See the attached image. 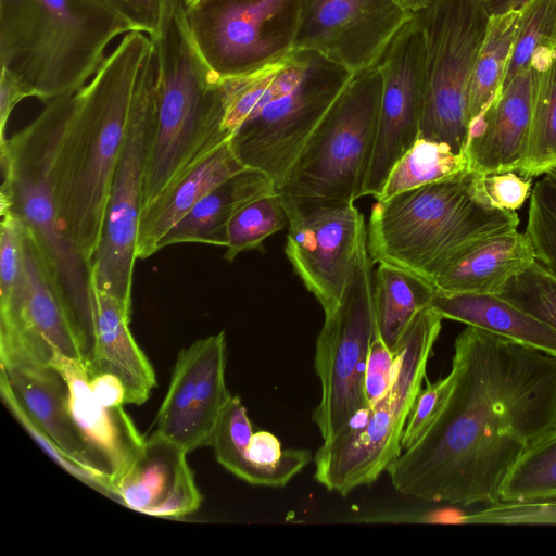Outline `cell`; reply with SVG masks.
I'll return each mask as SVG.
<instances>
[{
  "label": "cell",
  "mask_w": 556,
  "mask_h": 556,
  "mask_svg": "<svg viewBox=\"0 0 556 556\" xmlns=\"http://www.w3.org/2000/svg\"><path fill=\"white\" fill-rule=\"evenodd\" d=\"M451 392L387 472L425 502L491 505L518 462L556 429V356L467 326L454 342Z\"/></svg>",
  "instance_id": "cell-1"
},
{
  "label": "cell",
  "mask_w": 556,
  "mask_h": 556,
  "mask_svg": "<svg viewBox=\"0 0 556 556\" xmlns=\"http://www.w3.org/2000/svg\"><path fill=\"white\" fill-rule=\"evenodd\" d=\"M154 50L143 31H129L74 96L55 162L59 218L91 267L142 71Z\"/></svg>",
  "instance_id": "cell-2"
},
{
  "label": "cell",
  "mask_w": 556,
  "mask_h": 556,
  "mask_svg": "<svg viewBox=\"0 0 556 556\" xmlns=\"http://www.w3.org/2000/svg\"><path fill=\"white\" fill-rule=\"evenodd\" d=\"M151 38L159 83L146 157L142 210L231 140L224 129L222 80L197 46L185 0H162L160 23Z\"/></svg>",
  "instance_id": "cell-3"
},
{
  "label": "cell",
  "mask_w": 556,
  "mask_h": 556,
  "mask_svg": "<svg viewBox=\"0 0 556 556\" xmlns=\"http://www.w3.org/2000/svg\"><path fill=\"white\" fill-rule=\"evenodd\" d=\"M134 30L101 0H0V65L47 103L85 87Z\"/></svg>",
  "instance_id": "cell-4"
},
{
  "label": "cell",
  "mask_w": 556,
  "mask_h": 556,
  "mask_svg": "<svg viewBox=\"0 0 556 556\" xmlns=\"http://www.w3.org/2000/svg\"><path fill=\"white\" fill-rule=\"evenodd\" d=\"M516 212L488 205L477 193L475 173L376 200L367 244L371 262L388 264L432 283L473 244L517 230Z\"/></svg>",
  "instance_id": "cell-5"
},
{
  "label": "cell",
  "mask_w": 556,
  "mask_h": 556,
  "mask_svg": "<svg viewBox=\"0 0 556 556\" xmlns=\"http://www.w3.org/2000/svg\"><path fill=\"white\" fill-rule=\"evenodd\" d=\"M74 96L45 103L35 119L0 143V211H9L21 220L54 269L89 361L94 345L90 266L62 229L55 194L56 155Z\"/></svg>",
  "instance_id": "cell-6"
},
{
  "label": "cell",
  "mask_w": 556,
  "mask_h": 556,
  "mask_svg": "<svg viewBox=\"0 0 556 556\" xmlns=\"http://www.w3.org/2000/svg\"><path fill=\"white\" fill-rule=\"evenodd\" d=\"M442 319L430 306L416 316L395 352L388 392L358 413L338 435L323 441L313 457L314 478L326 490L345 496L369 485L401 455L403 431L422 389Z\"/></svg>",
  "instance_id": "cell-7"
},
{
  "label": "cell",
  "mask_w": 556,
  "mask_h": 556,
  "mask_svg": "<svg viewBox=\"0 0 556 556\" xmlns=\"http://www.w3.org/2000/svg\"><path fill=\"white\" fill-rule=\"evenodd\" d=\"M381 91L378 65L353 74L278 190L289 217L362 197Z\"/></svg>",
  "instance_id": "cell-8"
},
{
  "label": "cell",
  "mask_w": 556,
  "mask_h": 556,
  "mask_svg": "<svg viewBox=\"0 0 556 556\" xmlns=\"http://www.w3.org/2000/svg\"><path fill=\"white\" fill-rule=\"evenodd\" d=\"M367 232L337 307L325 315L316 339L314 366L320 381V400L312 419L323 441L338 435L369 405L365 371L375 338L374 275Z\"/></svg>",
  "instance_id": "cell-9"
},
{
  "label": "cell",
  "mask_w": 556,
  "mask_h": 556,
  "mask_svg": "<svg viewBox=\"0 0 556 556\" xmlns=\"http://www.w3.org/2000/svg\"><path fill=\"white\" fill-rule=\"evenodd\" d=\"M425 41L426 94L419 136L464 153L467 96L490 15L479 0H431L414 14Z\"/></svg>",
  "instance_id": "cell-10"
},
{
  "label": "cell",
  "mask_w": 556,
  "mask_h": 556,
  "mask_svg": "<svg viewBox=\"0 0 556 556\" xmlns=\"http://www.w3.org/2000/svg\"><path fill=\"white\" fill-rule=\"evenodd\" d=\"M157 83L159 64L154 48L139 80L112 182L102 236L90 267L91 285L114 295L130 313L146 157L154 124Z\"/></svg>",
  "instance_id": "cell-11"
},
{
  "label": "cell",
  "mask_w": 556,
  "mask_h": 556,
  "mask_svg": "<svg viewBox=\"0 0 556 556\" xmlns=\"http://www.w3.org/2000/svg\"><path fill=\"white\" fill-rule=\"evenodd\" d=\"M311 52L299 85L249 118L230 140L241 163L269 176L277 191L353 76L344 67Z\"/></svg>",
  "instance_id": "cell-12"
},
{
  "label": "cell",
  "mask_w": 556,
  "mask_h": 556,
  "mask_svg": "<svg viewBox=\"0 0 556 556\" xmlns=\"http://www.w3.org/2000/svg\"><path fill=\"white\" fill-rule=\"evenodd\" d=\"M299 7L300 0H200L187 7V16L205 62L225 79L287 56Z\"/></svg>",
  "instance_id": "cell-13"
},
{
  "label": "cell",
  "mask_w": 556,
  "mask_h": 556,
  "mask_svg": "<svg viewBox=\"0 0 556 556\" xmlns=\"http://www.w3.org/2000/svg\"><path fill=\"white\" fill-rule=\"evenodd\" d=\"M24 287L0 308V361L52 366L54 353L85 363V343L56 274L25 228Z\"/></svg>",
  "instance_id": "cell-14"
},
{
  "label": "cell",
  "mask_w": 556,
  "mask_h": 556,
  "mask_svg": "<svg viewBox=\"0 0 556 556\" xmlns=\"http://www.w3.org/2000/svg\"><path fill=\"white\" fill-rule=\"evenodd\" d=\"M382 91L372 157L362 197L378 199L390 172L419 136L426 94L425 41L414 15L377 63Z\"/></svg>",
  "instance_id": "cell-15"
},
{
  "label": "cell",
  "mask_w": 556,
  "mask_h": 556,
  "mask_svg": "<svg viewBox=\"0 0 556 556\" xmlns=\"http://www.w3.org/2000/svg\"><path fill=\"white\" fill-rule=\"evenodd\" d=\"M413 16L394 0H300L293 50L316 52L355 74L377 65Z\"/></svg>",
  "instance_id": "cell-16"
},
{
  "label": "cell",
  "mask_w": 556,
  "mask_h": 556,
  "mask_svg": "<svg viewBox=\"0 0 556 556\" xmlns=\"http://www.w3.org/2000/svg\"><path fill=\"white\" fill-rule=\"evenodd\" d=\"M3 401L60 464L105 492L110 477L80 437L67 408V387L53 366L1 364Z\"/></svg>",
  "instance_id": "cell-17"
},
{
  "label": "cell",
  "mask_w": 556,
  "mask_h": 556,
  "mask_svg": "<svg viewBox=\"0 0 556 556\" xmlns=\"http://www.w3.org/2000/svg\"><path fill=\"white\" fill-rule=\"evenodd\" d=\"M224 331L180 350L167 393L155 418V432L187 453L211 445L218 419L231 397L225 370Z\"/></svg>",
  "instance_id": "cell-18"
},
{
  "label": "cell",
  "mask_w": 556,
  "mask_h": 556,
  "mask_svg": "<svg viewBox=\"0 0 556 556\" xmlns=\"http://www.w3.org/2000/svg\"><path fill=\"white\" fill-rule=\"evenodd\" d=\"M366 232L364 216L354 204L289 217L286 255L325 315L339 304Z\"/></svg>",
  "instance_id": "cell-19"
},
{
  "label": "cell",
  "mask_w": 556,
  "mask_h": 556,
  "mask_svg": "<svg viewBox=\"0 0 556 556\" xmlns=\"http://www.w3.org/2000/svg\"><path fill=\"white\" fill-rule=\"evenodd\" d=\"M187 452L157 432L144 440L130 464L111 483V494L136 511L182 518L201 505Z\"/></svg>",
  "instance_id": "cell-20"
},
{
  "label": "cell",
  "mask_w": 556,
  "mask_h": 556,
  "mask_svg": "<svg viewBox=\"0 0 556 556\" xmlns=\"http://www.w3.org/2000/svg\"><path fill=\"white\" fill-rule=\"evenodd\" d=\"M51 365L66 382L67 408L80 437L112 483L135 458L143 437L123 407L109 408L96 401L84 362L55 352Z\"/></svg>",
  "instance_id": "cell-21"
},
{
  "label": "cell",
  "mask_w": 556,
  "mask_h": 556,
  "mask_svg": "<svg viewBox=\"0 0 556 556\" xmlns=\"http://www.w3.org/2000/svg\"><path fill=\"white\" fill-rule=\"evenodd\" d=\"M539 74V67H527L502 86L482 112L484 130L464 151L470 170L481 174L519 170L530 134Z\"/></svg>",
  "instance_id": "cell-22"
},
{
  "label": "cell",
  "mask_w": 556,
  "mask_h": 556,
  "mask_svg": "<svg viewBox=\"0 0 556 556\" xmlns=\"http://www.w3.org/2000/svg\"><path fill=\"white\" fill-rule=\"evenodd\" d=\"M94 345L86 364L89 377L100 372L118 376L126 388V404H143L156 386L154 369L137 344L130 315L111 293L91 285Z\"/></svg>",
  "instance_id": "cell-23"
},
{
  "label": "cell",
  "mask_w": 556,
  "mask_h": 556,
  "mask_svg": "<svg viewBox=\"0 0 556 556\" xmlns=\"http://www.w3.org/2000/svg\"><path fill=\"white\" fill-rule=\"evenodd\" d=\"M230 140L218 147L141 211L136 256L159 252L164 236L208 192L245 169Z\"/></svg>",
  "instance_id": "cell-24"
},
{
  "label": "cell",
  "mask_w": 556,
  "mask_h": 556,
  "mask_svg": "<svg viewBox=\"0 0 556 556\" xmlns=\"http://www.w3.org/2000/svg\"><path fill=\"white\" fill-rule=\"evenodd\" d=\"M535 261L526 232L506 231L473 244L433 279L437 292L497 295L505 285Z\"/></svg>",
  "instance_id": "cell-25"
},
{
  "label": "cell",
  "mask_w": 556,
  "mask_h": 556,
  "mask_svg": "<svg viewBox=\"0 0 556 556\" xmlns=\"http://www.w3.org/2000/svg\"><path fill=\"white\" fill-rule=\"evenodd\" d=\"M277 192L265 173L247 167L203 197L161 240L159 251L178 243L226 245L230 219L245 205Z\"/></svg>",
  "instance_id": "cell-26"
},
{
  "label": "cell",
  "mask_w": 556,
  "mask_h": 556,
  "mask_svg": "<svg viewBox=\"0 0 556 556\" xmlns=\"http://www.w3.org/2000/svg\"><path fill=\"white\" fill-rule=\"evenodd\" d=\"M430 307L443 319L481 328L556 356V329L498 295L435 291Z\"/></svg>",
  "instance_id": "cell-27"
},
{
  "label": "cell",
  "mask_w": 556,
  "mask_h": 556,
  "mask_svg": "<svg viewBox=\"0 0 556 556\" xmlns=\"http://www.w3.org/2000/svg\"><path fill=\"white\" fill-rule=\"evenodd\" d=\"M435 294L432 283L418 275L388 264H379L374 275L375 337L395 353L416 318L429 307Z\"/></svg>",
  "instance_id": "cell-28"
},
{
  "label": "cell",
  "mask_w": 556,
  "mask_h": 556,
  "mask_svg": "<svg viewBox=\"0 0 556 556\" xmlns=\"http://www.w3.org/2000/svg\"><path fill=\"white\" fill-rule=\"evenodd\" d=\"M520 9L491 15L471 73L467 111L470 122L498 94L516 41Z\"/></svg>",
  "instance_id": "cell-29"
},
{
  "label": "cell",
  "mask_w": 556,
  "mask_h": 556,
  "mask_svg": "<svg viewBox=\"0 0 556 556\" xmlns=\"http://www.w3.org/2000/svg\"><path fill=\"white\" fill-rule=\"evenodd\" d=\"M470 170L466 153H456L441 141L418 137L390 172L382 192L384 200L400 192L441 182Z\"/></svg>",
  "instance_id": "cell-30"
},
{
  "label": "cell",
  "mask_w": 556,
  "mask_h": 556,
  "mask_svg": "<svg viewBox=\"0 0 556 556\" xmlns=\"http://www.w3.org/2000/svg\"><path fill=\"white\" fill-rule=\"evenodd\" d=\"M540 74L527 149L518 170L528 178L556 167V49L532 60Z\"/></svg>",
  "instance_id": "cell-31"
},
{
  "label": "cell",
  "mask_w": 556,
  "mask_h": 556,
  "mask_svg": "<svg viewBox=\"0 0 556 556\" xmlns=\"http://www.w3.org/2000/svg\"><path fill=\"white\" fill-rule=\"evenodd\" d=\"M287 225L289 216L278 191L252 201L228 224L224 258L233 262L242 252L261 249L267 237Z\"/></svg>",
  "instance_id": "cell-32"
},
{
  "label": "cell",
  "mask_w": 556,
  "mask_h": 556,
  "mask_svg": "<svg viewBox=\"0 0 556 556\" xmlns=\"http://www.w3.org/2000/svg\"><path fill=\"white\" fill-rule=\"evenodd\" d=\"M556 49V0H528L520 8L516 41L502 86L530 66L531 61Z\"/></svg>",
  "instance_id": "cell-33"
},
{
  "label": "cell",
  "mask_w": 556,
  "mask_h": 556,
  "mask_svg": "<svg viewBox=\"0 0 556 556\" xmlns=\"http://www.w3.org/2000/svg\"><path fill=\"white\" fill-rule=\"evenodd\" d=\"M552 495H556V429L514 467L503 483L500 501H528Z\"/></svg>",
  "instance_id": "cell-34"
},
{
  "label": "cell",
  "mask_w": 556,
  "mask_h": 556,
  "mask_svg": "<svg viewBox=\"0 0 556 556\" xmlns=\"http://www.w3.org/2000/svg\"><path fill=\"white\" fill-rule=\"evenodd\" d=\"M252 424L240 396L231 395L213 433L211 446L216 460L239 479L256 485V475L248 459Z\"/></svg>",
  "instance_id": "cell-35"
},
{
  "label": "cell",
  "mask_w": 556,
  "mask_h": 556,
  "mask_svg": "<svg viewBox=\"0 0 556 556\" xmlns=\"http://www.w3.org/2000/svg\"><path fill=\"white\" fill-rule=\"evenodd\" d=\"M497 295L556 329V275L536 260Z\"/></svg>",
  "instance_id": "cell-36"
},
{
  "label": "cell",
  "mask_w": 556,
  "mask_h": 556,
  "mask_svg": "<svg viewBox=\"0 0 556 556\" xmlns=\"http://www.w3.org/2000/svg\"><path fill=\"white\" fill-rule=\"evenodd\" d=\"M525 232L535 260L556 275V178L549 174L543 175L532 188Z\"/></svg>",
  "instance_id": "cell-37"
},
{
  "label": "cell",
  "mask_w": 556,
  "mask_h": 556,
  "mask_svg": "<svg viewBox=\"0 0 556 556\" xmlns=\"http://www.w3.org/2000/svg\"><path fill=\"white\" fill-rule=\"evenodd\" d=\"M290 53L257 71L220 79L225 104L224 129L231 138L252 115L277 73L287 63Z\"/></svg>",
  "instance_id": "cell-38"
},
{
  "label": "cell",
  "mask_w": 556,
  "mask_h": 556,
  "mask_svg": "<svg viewBox=\"0 0 556 556\" xmlns=\"http://www.w3.org/2000/svg\"><path fill=\"white\" fill-rule=\"evenodd\" d=\"M0 213V308H5L18 300L24 287L25 227L11 212Z\"/></svg>",
  "instance_id": "cell-39"
},
{
  "label": "cell",
  "mask_w": 556,
  "mask_h": 556,
  "mask_svg": "<svg viewBox=\"0 0 556 556\" xmlns=\"http://www.w3.org/2000/svg\"><path fill=\"white\" fill-rule=\"evenodd\" d=\"M460 525L556 526V495L517 502L498 501L459 516Z\"/></svg>",
  "instance_id": "cell-40"
},
{
  "label": "cell",
  "mask_w": 556,
  "mask_h": 556,
  "mask_svg": "<svg viewBox=\"0 0 556 556\" xmlns=\"http://www.w3.org/2000/svg\"><path fill=\"white\" fill-rule=\"evenodd\" d=\"M473 173L478 195L492 207L516 212L530 198L532 178L516 170Z\"/></svg>",
  "instance_id": "cell-41"
},
{
  "label": "cell",
  "mask_w": 556,
  "mask_h": 556,
  "mask_svg": "<svg viewBox=\"0 0 556 556\" xmlns=\"http://www.w3.org/2000/svg\"><path fill=\"white\" fill-rule=\"evenodd\" d=\"M454 382V375L448 372L444 378L428 382L418 393L408 415L401 441L402 450L414 445L426 432L442 409Z\"/></svg>",
  "instance_id": "cell-42"
},
{
  "label": "cell",
  "mask_w": 556,
  "mask_h": 556,
  "mask_svg": "<svg viewBox=\"0 0 556 556\" xmlns=\"http://www.w3.org/2000/svg\"><path fill=\"white\" fill-rule=\"evenodd\" d=\"M395 353L381 339L375 337L367 357L365 395L369 407L388 392L395 371Z\"/></svg>",
  "instance_id": "cell-43"
},
{
  "label": "cell",
  "mask_w": 556,
  "mask_h": 556,
  "mask_svg": "<svg viewBox=\"0 0 556 556\" xmlns=\"http://www.w3.org/2000/svg\"><path fill=\"white\" fill-rule=\"evenodd\" d=\"M126 18L135 30L155 33L162 12V0H101Z\"/></svg>",
  "instance_id": "cell-44"
},
{
  "label": "cell",
  "mask_w": 556,
  "mask_h": 556,
  "mask_svg": "<svg viewBox=\"0 0 556 556\" xmlns=\"http://www.w3.org/2000/svg\"><path fill=\"white\" fill-rule=\"evenodd\" d=\"M30 98L24 85L8 70L1 67L0 75V143L5 137L8 121L14 108L24 99Z\"/></svg>",
  "instance_id": "cell-45"
},
{
  "label": "cell",
  "mask_w": 556,
  "mask_h": 556,
  "mask_svg": "<svg viewBox=\"0 0 556 556\" xmlns=\"http://www.w3.org/2000/svg\"><path fill=\"white\" fill-rule=\"evenodd\" d=\"M89 386L100 405L117 408L126 404V388L118 376L111 372H100L89 377Z\"/></svg>",
  "instance_id": "cell-46"
},
{
  "label": "cell",
  "mask_w": 556,
  "mask_h": 556,
  "mask_svg": "<svg viewBox=\"0 0 556 556\" xmlns=\"http://www.w3.org/2000/svg\"><path fill=\"white\" fill-rule=\"evenodd\" d=\"M486 13L491 15L519 10L528 0H479Z\"/></svg>",
  "instance_id": "cell-47"
},
{
  "label": "cell",
  "mask_w": 556,
  "mask_h": 556,
  "mask_svg": "<svg viewBox=\"0 0 556 556\" xmlns=\"http://www.w3.org/2000/svg\"><path fill=\"white\" fill-rule=\"evenodd\" d=\"M401 8L415 14L424 9L431 0H394Z\"/></svg>",
  "instance_id": "cell-48"
},
{
  "label": "cell",
  "mask_w": 556,
  "mask_h": 556,
  "mask_svg": "<svg viewBox=\"0 0 556 556\" xmlns=\"http://www.w3.org/2000/svg\"><path fill=\"white\" fill-rule=\"evenodd\" d=\"M198 1H200V0H185V3H186L187 7H189L191 4L197 3Z\"/></svg>",
  "instance_id": "cell-49"
},
{
  "label": "cell",
  "mask_w": 556,
  "mask_h": 556,
  "mask_svg": "<svg viewBox=\"0 0 556 556\" xmlns=\"http://www.w3.org/2000/svg\"><path fill=\"white\" fill-rule=\"evenodd\" d=\"M546 174H551L552 176L556 177V167L553 168L552 170H549L548 173Z\"/></svg>",
  "instance_id": "cell-50"
},
{
  "label": "cell",
  "mask_w": 556,
  "mask_h": 556,
  "mask_svg": "<svg viewBox=\"0 0 556 556\" xmlns=\"http://www.w3.org/2000/svg\"><path fill=\"white\" fill-rule=\"evenodd\" d=\"M556 178V177H555Z\"/></svg>",
  "instance_id": "cell-51"
}]
</instances>
